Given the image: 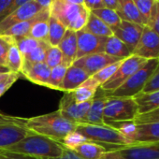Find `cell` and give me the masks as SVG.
I'll return each mask as SVG.
<instances>
[{"instance_id": "cell-25", "label": "cell", "mask_w": 159, "mask_h": 159, "mask_svg": "<svg viewBox=\"0 0 159 159\" xmlns=\"http://www.w3.org/2000/svg\"><path fill=\"white\" fill-rule=\"evenodd\" d=\"M133 98L138 105L139 114L159 108V90L149 93H139Z\"/></svg>"}, {"instance_id": "cell-33", "label": "cell", "mask_w": 159, "mask_h": 159, "mask_svg": "<svg viewBox=\"0 0 159 159\" xmlns=\"http://www.w3.org/2000/svg\"><path fill=\"white\" fill-rule=\"evenodd\" d=\"M42 42L43 41L37 40V39H32L30 37H24V38H20V39H15L16 46L18 47L23 57H25V55H27L28 53L33 52L35 49H37Z\"/></svg>"}, {"instance_id": "cell-44", "label": "cell", "mask_w": 159, "mask_h": 159, "mask_svg": "<svg viewBox=\"0 0 159 159\" xmlns=\"http://www.w3.org/2000/svg\"><path fill=\"white\" fill-rule=\"evenodd\" d=\"M0 159H40L32 155L8 152L5 150H0Z\"/></svg>"}, {"instance_id": "cell-48", "label": "cell", "mask_w": 159, "mask_h": 159, "mask_svg": "<svg viewBox=\"0 0 159 159\" xmlns=\"http://www.w3.org/2000/svg\"><path fill=\"white\" fill-rule=\"evenodd\" d=\"M12 1L13 0H0V20L8 11V9L11 7Z\"/></svg>"}, {"instance_id": "cell-29", "label": "cell", "mask_w": 159, "mask_h": 159, "mask_svg": "<svg viewBox=\"0 0 159 159\" xmlns=\"http://www.w3.org/2000/svg\"><path fill=\"white\" fill-rule=\"evenodd\" d=\"M24 65V57L20 52L16 43L12 44L9 50L7 60H6V67L10 70V72L19 73L21 75Z\"/></svg>"}, {"instance_id": "cell-36", "label": "cell", "mask_w": 159, "mask_h": 159, "mask_svg": "<svg viewBox=\"0 0 159 159\" xmlns=\"http://www.w3.org/2000/svg\"><path fill=\"white\" fill-rule=\"evenodd\" d=\"M50 47L49 43L46 41H43L37 49H35L33 52L28 53L24 57V61L27 63H41L44 62L45 56H46V52L48 48Z\"/></svg>"}, {"instance_id": "cell-30", "label": "cell", "mask_w": 159, "mask_h": 159, "mask_svg": "<svg viewBox=\"0 0 159 159\" xmlns=\"http://www.w3.org/2000/svg\"><path fill=\"white\" fill-rule=\"evenodd\" d=\"M90 12H92L94 15H96L98 18H99L111 30L114 29L115 27H117L122 21L120 19V17L118 16V14L116 13V11L113 10H111V9L103 8V9H99V10L93 11Z\"/></svg>"}, {"instance_id": "cell-1", "label": "cell", "mask_w": 159, "mask_h": 159, "mask_svg": "<svg viewBox=\"0 0 159 159\" xmlns=\"http://www.w3.org/2000/svg\"><path fill=\"white\" fill-rule=\"evenodd\" d=\"M75 123L63 117L58 111L26 119L25 123V127L29 131L60 143L69 133L75 130Z\"/></svg>"}, {"instance_id": "cell-53", "label": "cell", "mask_w": 159, "mask_h": 159, "mask_svg": "<svg viewBox=\"0 0 159 159\" xmlns=\"http://www.w3.org/2000/svg\"><path fill=\"white\" fill-rule=\"evenodd\" d=\"M10 73L11 72H9V73H0V83H1L2 81H4V80L9 76Z\"/></svg>"}, {"instance_id": "cell-38", "label": "cell", "mask_w": 159, "mask_h": 159, "mask_svg": "<svg viewBox=\"0 0 159 159\" xmlns=\"http://www.w3.org/2000/svg\"><path fill=\"white\" fill-rule=\"evenodd\" d=\"M137 9L139 10V13L147 20L149 23L152 10L153 7V4L155 2V0H133Z\"/></svg>"}, {"instance_id": "cell-24", "label": "cell", "mask_w": 159, "mask_h": 159, "mask_svg": "<svg viewBox=\"0 0 159 159\" xmlns=\"http://www.w3.org/2000/svg\"><path fill=\"white\" fill-rule=\"evenodd\" d=\"M99 87L100 85L97 83L96 80L92 77H89L84 84H82L75 91L72 92L75 101L77 103H83L92 100Z\"/></svg>"}, {"instance_id": "cell-10", "label": "cell", "mask_w": 159, "mask_h": 159, "mask_svg": "<svg viewBox=\"0 0 159 159\" xmlns=\"http://www.w3.org/2000/svg\"><path fill=\"white\" fill-rule=\"evenodd\" d=\"M77 59L86 55L104 52L107 38L95 36L84 29L76 32Z\"/></svg>"}, {"instance_id": "cell-23", "label": "cell", "mask_w": 159, "mask_h": 159, "mask_svg": "<svg viewBox=\"0 0 159 159\" xmlns=\"http://www.w3.org/2000/svg\"><path fill=\"white\" fill-rule=\"evenodd\" d=\"M70 151L83 159H98L106 152H108L103 145L90 140H86L76 145L70 149Z\"/></svg>"}, {"instance_id": "cell-34", "label": "cell", "mask_w": 159, "mask_h": 159, "mask_svg": "<svg viewBox=\"0 0 159 159\" xmlns=\"http://www.w3.org/2000/svg\"><path fill=\"white\" fill-rule=\"evenodd\" d=\"M123 60H120V61H118L116 63H113L111 65L107 66L106 67L102 68L101 70H99L98 72H97L95 75H93L92 78H94L96 81H97V83L101 86L103 84H105L107 81H109V80L111 78V76L116 72V70L120 66V65H121V63H122Z\"/></svg>"}, {"instance_id": "cell-22", "label": "cell", "mask_w": 159, "mask_h": 159, "mask_svg": "<svg viewBox=\"0 0 159 159\" xmlns=\"http://www.w3.org/2000/svg\"><path fill=\"white\" fill-rule=\"evenodd\" d=\"M63 53L64 62L67 66H72L77 59V35L75 31L66 29L63 39L57 46Z\"/></svg>"}, {"instance_id": "cell-21", "label": "cell", "mask_w": 159, "mask_h": 159, "mask_svg": "<svg viewBox=\"0 0 159 159\" xmlns=\"http://www.w3.org/2000/svg\"><path fill=\"white\" fill-rule=\"evenodd\" d=\"M88 78L89 76L84 69L75 66H70L66 70L60 91H63L64 93L73 92L82 84H84Z\"/></svg>"}, {"instance_id": "cell-40", "label": "cell", "mask_w": 159, "mask_h": 159, "mask_svg": "<svg viewBox=\"0 0 159 159\" xmlns=\"http://www.w3.org/2000/svg\"><path fill=\"white\" fill-rule=\"evenodd\" d=\"M135 124H144V123H159V108H156L151 111L138 114L135 120Z\"/></svg>"}, {"instance_id": "cell-50", "label": "cell", "mask_w": 159, "mask_h": 159, "mask_svg": "<svg viewBox=\"0 0 159 159\" xmlns=\"http://www.w3.org/2000/svg\"><path fill=\"white\" fill-rule=\"evenodd\" d=\"M103 3L105 5V8H107V9H111L113 11L117 10L118 0H103Z\"/></svg>"}, {"instance_id": "cell-6", "label": "cell", "mask_w": 159, "mask_h": 159, "mask_svg": "<svg viewBox=\"0 0 159 159\" xmlns=\"http://www.w3.org/2000/svg\"><path fill=\"white\" fill-rule=\"evenodd\" d=\"M159 59H149L146 63L141 66L137 71H135L126 81L115 89L113 92L105 93L107 97L113 98H134L142 92L147 81L152 71L156 67Z\"/></svg>"}, {"instance_id": "cell-35", "label": "cell", "mask_w": 159, "mask_h": 159, "mask_svg": "<svg viewBox=\"0 0 159 159\" xmlns=\"http://www.w3.org/2000/svg\"><path fill=\"white\" fill-rule=\"evenodd\" d=\"M64 62V56L62 52L57 46H50L46 52L44 63L50 67L53 68Z\"/></svg>"}, {"instance_id": "cell-4", "label": "cell", "mask_w": 159, "mask_h": 159, "mask_svg": "<svg viewBox=\"0 0 159 159\" xmlns=\"http://www.w3.org/2000/svg\"><path fill=\"white\" fill-rule=\"evenodd\" d=\"M50 12L66 29L75 32L84 28L90 14V11L84 6L73 5L65 0H54Z\"/></svg>"}, {"instance_id": "cell-43", "label": "cell", "mask_w": 159, "mask_h": 159, "mask_svg": "<svg viewBox=\"0 0 159 159\" xmlns=\"http://www.w3.org/2000/svg\"><path fill=\"white\" fill-rule=\"evenodd\" d=\"M26 119L17 116H11L0 111V125H25Z\"/></svg>"}, {"instance_id": "cell-28", "label": "cell", "mask_w": 159, "mask_h": 159, "mask_svg": "<svg viewBox=\"0 0 159 159\" xmlns=\"http://www.w3.org/2000/svg\"><path fill=\"white\" fill-rule=\"evenodd\" d=\"M48 24H49L48 43L50 46H58V44L60 43L61 39H63L66 31V28L61 22H59L52 15H50Z\"/></svg>"}, {"instance_id": "cell-7", "label": "cell", "mask_w": 159, "mask_h": 159, "mask_svg": "<svg viewBox=\"0 0 159 159\" xmlns=\"http://www.w3.org/2000/svg\"><path fill=\"white\" fill-rule=\"evenodd\" d=\"M118 129L132 144L159 141V123L135 124L133 122L110 125Z\"/></svg>"}, {"instance_id": "cell-37", "label": "cell", "mask_w": 159, "mask_h": 159, "mask_svg": "<svg viewBox=\"0 0 159 159\" xmlns=\"http://www.w3.org/2000/svg\"><path fill=\"white\" fill-rule=\"evenodd\" d=\"M15 43V39L6 35H0V65L6 66V60L8 52L12 44Z\"/></svg>"}, {"instance_id": "cell-39", "label": "cell", "mask_w": 159, "mask_h": 159, "mask_svg": "<svg viewBox=\"0 0 159 159\" xmlns=\"http://www.w3.org/2000/svg\"><path fill=\"white\" fill-rule=\"evenodd\" d=\"M159 90V62L147 81L141 93H149Z\"/></svg>"}, {"instance_id": "cell-31", "label": "cell", "mask_w": 159, "mask_h": 159, "mask_svg": "<svg viewBox=\"0 0 159 159\" xmlns=\"http://www.w3.org/2000/svg\"><path fill=\"white\" fill-rule=\"evenodd\" d=\"M68 67L69 66L66 64H61L53 68H51V74H50L49 83H48L47 87L60 91L61 84L63 83V80L65 78V75Z\"/></svg>"}, {"instance_id": "cell-46", "label": "cell", "mask_w": 159, "mask_h": 159, "mask_svg": "<svg viewBox=\"0 0 159 159\" xmlns=\"http://www.w3.org/2000/svg\"><path fill=\"white\" fill-rule=\"evenodd\" d=\"M30 1H32V0H13L12 1V3H11V7L8 9V11L5 12V14L2 16V18H1V20H0V22H1L2 20H4L8 15H10L12 11H14L16 9H18L19 7H21L22 5H24V4H25V3H27V2H30Z\"/></svg>"}, {"instance_id": "cell-49", "label": "cell", "mask_w": 159, "mask_h": 159, "mask_svg": "<svg viewBox=\"0 0 159 159\" xmlns=\"http://www.w3.org/2000/svg\"><path fill=\"white\" fill-rule=\"evenodd\" d=\"M50 159H83L81 157H79L78 155H76L73 152H71L70 150L65 149L63 154L59 157L56 158H50Z\"/></svg>"}, {"instance_id": "cell-9", "label": "cell", "mask_w": 159, "mask_h": 159, "mask_svg": "<svg viewBox=\"0 0 159 159\" xmlns=\"http://www.w3.org/2000/svg\"><path fill=\"white\" fill-rule=\"evenodd\" d=\"M92 100L85 101L83 103H77L73 97V93H65L59 103L58 111L66 119L75 123H83L90 106Z\"/></svg>"}, {"instance_id": "cell-15", "label": "cell", "mask_w": 159, "mask_h": 159, "mask_svg": "<svg viewBox=\"0 0 159 159\" xmlns=\"http://www.w3.org/2000/svg\"><path fill=\"white\" fill-rule=\"evenodd\" d=\"M143 27L144 26L134 23L121 21L120 25L114 29H112V33L114 37L123 41L128 47L131 52H133L134 49L139 41Z\"/></svg>"}, {"instance_id": "cell-3", "label": "cell", "mask_w": 159, "mask_h": 159, "mask_svg": "<svg viewBox=\"0 0 159 159\" xmlns=\"http://www.w3.org/2000/svg\"><path fill=\"white\" fill-rule=\"evenodd\" d=\"M75 131L87 140L99 143L106 149L110 145L126 146L132 144L118 129L108 125L76 124Z\"/></svg>"}, {"instance_id": "cell-45", "label": "cell", "mask_w": 159, "mask_h": 159, "mask_svg": "<svg viewBox=\"0 0 159 159\" xmlns=\"http://www.w3.org/2000/svg\"><path fill=\"white\" fill-rule=\"evenodd\" d=\"M84 6L89 11H97V10L105 8L103 0H84Z\"/></svg>"}, {"instance_id": "cell-51", "label": "cell", "mask_w": 159, "mask_h": 159, "mask_svg": "<svg viewBox=\"0 0 159 159\" xmlns=\"http://www.w3.org/2000/svg\"><path fill=\"white\" fill-rule=\"evenodd\" d=\"M36 3H38L42 9L50 10L54 0H35Z\"/></svg>"}, {"instance_id": "cell-32", "label": "cell", "mask_w": 159, "mask_h": 159, "mask_svg": "<svg viewBox=\"0 0 159 159\" xmlns=\"http://www.w3.org/2000/svg\"><path fill=\"white\" fill-rule=\"evenodd\" d=\"M48 36H49L48 20H42V21H39L36 24H34V25L31 27L27 37H30L37 40L48 42Z\"/></svg>"}, {"instance_id": "cell-11", "label": "cell", "mask_w": 159, "mask_h": 159, "mask_svg": "<svg viewBox=\"0 0 159 159\" xmlns=\"http://www.w3.org/2000/svg\"><path fill=\"white\" fill-rule=\"evenodd\" d=\"M132 54L143 59H159V37L147 25L143 27L139 43Z\"/></svg>"}, {"instance_id": "cell-13", "label": "cell", "mask_w": 159, "mask_h": 159, "mask_svg": "<svg viewBox=\"0 0 159 159\" xmlns=\"http://www.w3.org/2000/svg\"><path fill=\"white\" fill-rule=\"evenodd\" d=\"M120 60L123 59L111 56L105 52H100L78 58L74 61L72 66L84 69L89 77H92L93 75H95L97 72L106 67L107 66L116 63Z\"/></svg>"}, {"instance_id": "cell-54", "label": "cell", "mask_w": 159, "mask_h": 159, "mask_svg": "<svg viewBox=\"0 0 159 159\" xmlns=\"http://www.w3.org/2000/svg\"><path fill=\"white\" fill-rule=\"evenodd\" d=\"M9 72H10V70L6 66L0 65V73H9Z\"/></svg>"}, {"instance_id": "cell-16", "label": "cell", "mask_w": 159, "mask_h": 159, "mask_svg": "<svg viewBox=\"0 0 159 159\" xmlns=\"http://www.w3.org/2000/svg\"><path fill=\"white\" fill-rule=\"evenodd\" d=\"M50 74L51 68L44 62L31 64L24 61L21 76H24L33 84L47 87Z\"/></svg>"}, {"instance_id": "cell-47", "label": "cell", "mask_w": 159, "mask_h": 159, "mask_svg": "<svg viewBox=\"0 0 159 159\" xmlns=\"http://www.w3.org/2000/svg\"><path fill=\"white\" fill-rule=\"evenodd\" d=\"M98 159H125V158L122 155V153L118 150H111L106 152Z\"/></svg>"}, {"instance_id": "cell-18", "label": "cell", "mask_w": 159, "mask_h": 159, "mask_svg": "<svg viewBox=\"0 0 159 159\" xmlns=\"http://www.w3.org/2000/svg\"><path fill=\"white\" fill-rule=\"evenodd\" d=\"M50 15H51L50 10L44 9L41 11H39L37 15L32 17L31 19L12 25L11 27L7 29L5 32H3L1 35H6V36L11 37L14 39L27 37L28 33H29L31 27L34 25V24H36L39 21H42V20H49Z\"/></svg>"}, {"instance_id": "cell-20", "label": "cell", "mask_w": 159, "mask_h": 159, "mask_svg": "<svg viewBox=\"0 0 159 159\" xmlns=\"http://www.w3.org/2000/svg\"><path fill=\"white\" fill-rule=\"evenodd\" d=\"M122 21H126L139 25H148L147 20L139 13L133 0H118V7L115 11Z\"/></svg>"}, {"instance_id": "cell-14", "label": "cell", "mask_w": 159, "mask_h": 159, "mask_svg": "<svg viewBox=\"0 0 159 159\" xmlns=\"http://www.w3.org/2000/svg\"><path fill=\"white\" fill-rule=\"evenodd\" d=\"M42 10L44 9H42L38 3H36L35 0L22 5L0 22V35L12 25L31 19Z\"/></svg>"}, {"instance_id": "cell-8", "label": "cell", "mask_w": 159, "mask_h": 159, "mask_svg": "<svg viewBox=\"0 0 159 159\" xmlns=\"http://www.w3.org/2000/svg\"><path fill=\"white\" fill-rule=\"evenodd\" d=\"M146 61V59L134 54L124 59L116 72L111 76L109 81L103 84L99 88L105 93L113 92L115 89L121 86L135 71H137L141 66H143Z\"/></svg>"}, {"instance_id": "cell-17", "label": "cell", "mask_w": 159, "mask_h": 159, "mask_svg": "<svg viewBox=\"0 0 159 159\" xmlns=\"http://www.w3.org/2000/svg\"><path fill=\"white\" fill-rule=\"evenodd\" d=\"M30 131L25 125H0V150H4L25 139Z\"/></svg>"}, {"instance_id": "cell-2", "label": "cell", "mask_w": 159, "mask_h": 159, "mask_svg": "<svg viewBox=\"0 0 159 159\" xmlns=\"http://www.w3.org/2000/svg\"><path fill=\"white\" fill-rule=\"evenodd\" d=\"M65 149L62 143L30 131L25 139L4 150L32 155L40 159H50L61 156Z\"/></svg>"}, {"instance_id": "cell-19", "label": "cell", "mask_w": 159, "mask_h": 159, "mask_svg": "<svg viewBox=\"0 0 159 159\" xmlns=\"http://www.w3.org/2000/svg\"><path fill=\"white\" fill-rule=\"evenodd\" d=\"M107 101V96L99 88L92 99L91 106L82 124L88 125H105L103 122V111Z\"/></svg>"}, {"instance_id": "cell-41", "label": "cell", "mask_w": 159, "mask_h": 159, "mask_svg": "<svg viewBox=\"0 0 159 159\" xmlns=\"http://www.w3.org/2000/svg\"><path fill=\"white\" fill-rule=\"evenodd\" d=\"M147 26L150 27L159 37V0H155L153 4L151 17Z\"/></svg>"}, {"instance_id": "cell-26", "label": "cell", "mask_w": 159, "mask_h": 159, "mask_svg": "<svg viewBox=\"0 0 159 159\" xmlns=\"http://www.w3.org/2000/svg\"><path fill=\"white\" fill-rule=\"evenodd\" d=\"M104 52L119 59H125L132 55V52L128 47L114 36L107 38Z\"/></svg>"}, {"instance_id": "cell-52", "label": "cell", "mask_w": 159, "mask_h": 159, "mask_svg": "<svg viewBox=\"0 0 159 159\" xmlns=\"http://www.w3.org/2000/svg\"><path fill=\"white\" fill-rule=\"evenodd\" d=\"M67 3L73 4V5H79V6H84V0H65Z\"/></svg>"}, {"instance_id": "cell-12", "label": "cell", "mask_w": 159, "mask_h": 159, "mask_svg": "<svg viewBox=\"0 0 159 159\" xmlns=\"http://www.w3.org/2000/svg\"><path fill=\"white\" fill-rule=\"evenodd\" d=\"M111 150H118L125 159H159V141L115 146Z\"/></svg>"}, {"instance_id": "cell-42", "label": "cell", "mask_w": 159, "mask_h": 159, "mask_svg": "<svg viewBox=\"0 0 159 159\" xmlns=\"http://www.w3.org/2000/svg\"><path fill=\"white\" fill-rule=\"evenodd\" d=\"M20 76L21 75L19 73L11 72L4 81L0 83V97H2L13 85V84H15V82L20 78Z\"/></svg>"}, {"instance_id": "cell-27", "label": "cell", "mask_w": 159, "mask_h": 159, "mask_svg": "<svg viewBox=\"0 0 159 159\" xmlns=\"http://www.w3.org/2000/svg\"><path fill=\"white\" fill-rule=\"evenodd\" d=\"M85 31L98 37H104L109 38L113 36L112 30L105 24L103 23L99 18H98L96 15H94L92 12H90L87 23L84 28Z\"/></svg>"}, {"instance_id": "cell-5", "label": "cell", "mask_w": 159, "mask_h": 159, "mask_svg": "<svg viewBox=\"0 0 159 159\" xmlns=\"http://www.w3.org/2000/svg\"><path fill=\"white\" fill-rule=\"evenodd\" d=\"M138 114V105L133 98L107 97L103 111V122L105 125L133 122Z\"/></svg>"}]
</instances>
